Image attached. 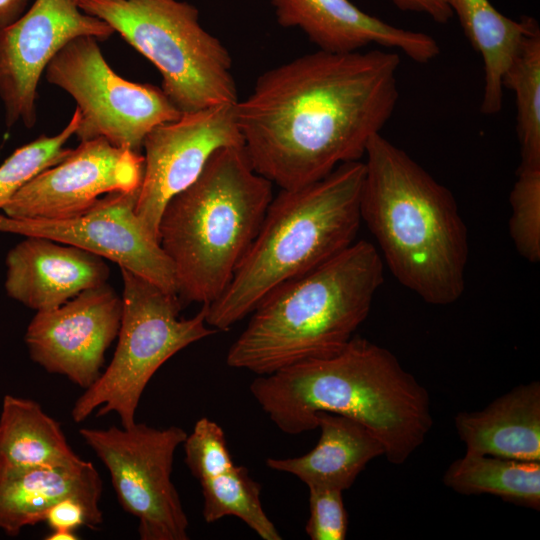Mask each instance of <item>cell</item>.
I'll use <instances>...</instances> for the list:
<instances>
[{"mask_svg":"<svg viewBox=\"0 0 540 540\" xmlns=\"http://www.w3.org/2000/svg\"><path fill=\"white\" fill-rule=\"evenodd\" d=\"M398 52L317 50L261 74L236 102L253 169L291 190L360 161L398 102Z\"/></svg>","mask_w":540,"mask_h":540,"instance_id":"obj_1","label":"cell"},{"mask_svg":"<svg viewBox=\"0 0 540 540\" xmlns=\"http://www.w3.org/2000/svg\"><path fill=\"white\" fill-rule=\"evenodd\" d=\"M250 392L284 433L317 428L316 415L330 412L358 421L403 464L433 426L426 388L387 348L353 336L337 353L304 360L257 376Z\"/></svg>","mask_w":540,"mask_h":540,"instance_id":"obj_2","label":"cell"},{"mask_svg":"<svg viewBox=\"0 0 540 540\" xmlns=\"http://www.w3.org/2000/svg\"><path fill=\"white\" fill-rule=\"evenodd\" d=\"M361 220L399 283L432 305L465 289L468 233L452 192L381 133L369 141Z\"/></svg>","mask_w":540,"mask_h":540,"instance_id":"obj_3","label":"cell"},{"mask_svg":"<svg viewBox=\"0 0 540 540\" xmlns=\"http://www.w3.org/2000/svg\"><path fill=\"white\" fill-rule=\"evenodd\" d=\"M383 281L379 251L355 241L266 295L230 346L227 365L259 376L337 353L369 315Z\"/></svg>","mask_w":540,"mask_h":540,"instance_id":"obj_4","label":"cell"},{"mask_svg":"<svg viewBox=\"0 0 540 540\" xmlns=\"http://www.w3.org/2000/svg\"><path fill=\"white\" fill-rule=\"evenodd\" d=\"M364 162L341 164L305 187L280 190L229 285L206 306V322L227 331L275 288L330 260L355 242Z\"/></svg>","mask_w":540,"mask_h":540,"instance_id":"obj_5","label":"cell"},{"mask_svg":"<svg viewBox=\"0 0 540 540\" xmlns=\"http://www.w3.org/2000/svg\"><path fill=\"white\" fill-rule=\"evenodd\" d=\"M272 186L253 169L243 146H228L168 201L159 242L182 305H209L224 292L260 229Z\"/></svg>","mask_w":540,"mask_h":540,"instance_id":"obj_6","label":"cell"},{"mask_svg":"<svg viewBox=\"0 0 540 540\" xmlns=\"http://www.w3.org/2000/svg\"><path fill=\"white\" fill-rule=\"evenodd\" d=\"M159 70L162 91L181 114L238 101L227 48L179 0H78Z\"/></svg>","mask_w":540,"mask_h":540,"instance_id":"obj_7","label":"cell"},{"mask_svg":"<svg viewBox=\"0 0 540 540\" xmlns=\"http://www.w3.org/2000/svg\"><path fill=\"white\" fill-rule=\"evenodd\" d=\"M117 347L108 367L74 403V422L116 413L129 427L145 387L156 371L187 346L216 334L206 322V306L191 318H179L182 303L170 293L125 268Z\"/></svg>","mask_w":540,"mask_h":540,"instance_id":"obj_8","label":"cell"},{"mask_svg":"<svg viewBox=\"0 0 540 540\" xmlns=\"http://www.w3.org/2000/svg\"><path fill=\"white\" fill-rule=\"evenodd\" d=\"M45 76L76 102L80 122L75 135L80 142L104 138L140 153L154 127L181 116L161 88L115 73L92 36L68 42L50 61Z\"/></svg>","mask_w":540,"mask_h":540,"instance_id":"obj_9","label":"cell"},{"mask_svg":"<svg viewBox=\"0 0 540 540\" xmlns=\"http://www.w3.org/2000/svg\"><path fill=\"white\" fill-rule=\"evenodd\" d=\"M79 434L109 471L122 508L137 518L141 540L189 538L188 518L171 480L175 452L187 437L184 429L135 422L81 428Z\"/></svg>","mask_w":540,"mask_h":540,"instance_id":"obj_10","label":"cell"},{"mask_svg":"<svg viewBox=\"0 0 540 540\" xmlns=\"http://www.w3.org/2000/svg\"><path fill=\"white\" fill-rule=\"evenodd\" d=\"M113 33L74 0H35L17 20L0 26V100L6 126L35 125L40 78L68 42L80 36L105 40Z\"/></svg>","mask_w":540,"mask_h":540,"instance_id":"obj_11","label":"cell"},{"mask_svg":"<svg viewBox=\"0 0 540 540\" xmlns=\"http://www.w3.org/2000/svg\"><path fill=\"white\" fill-rule=\"evenodd\" d=\"M235 105L220 104L181 114L154 127L145 137L144 173L135 213L158 241L168 201L199 177L217 150L243 146Z\"/></svg>","mask_w":540,"mask_h":540,"instance_id":"obj_12","label":"cell"},{"mask_svg":"<svg viewBox=\"0 0 540 540\" xmlns=\"http://www.w3.org/2000/svg\"><path fill=\"white\" fill-rule=\"evenodd\" d=\"M139 188L102 196L69 219H17L0 213V233L41 236L70 244L117 263L176 294L173 265L135 213Z\"/></svg>","mask_w":540,"mask_h":540,"instance_id":"obj_13","label":"cell"},{"mask_svg":"<svg viewBox=\"0 0 540 540\" xmlns=\"http://www.w3.org/2000/svg\"><path fill=\"white\" fill-rule=\"evenodd\" d=\"M143 173L141 153L104 138L81 141L65 159L26 183L1 210L17 219L73 218L103 195L138 189Z\"/></svg>","mask_w":540,"mask_h":540,"instance_id":"obj_14","label":"cell"},{"mask_svg":"<svg viewBox=\"0 0 540 540\" xmlns=\"http://www.w3.org/2000/svg\"><path fill=\"white\" fill-rule=\"evenodd\" d=\"M121 315L122 298L107 283L87 289L59 307L36 312L24 337L29 355L49 373L87 389L101 374Z\"/></svg>","mask_w":540,"mask_h":540,"instance_id":"obj_15","label":"cell"},{"mask_svg":"<svg viewBox=\"0 0 540 540\" xmlns=\"http://www.w3.org/2000/svg\"><path fill=\"white\" fill-rule=\"evenodd\" d=\"M278 24L297 28L318 50L349 53L375 44L428 63L440 53L429 34L391 25L350 0H268Z\"/></svg>","mask_w":540,"mask_h":540,"instance_id":"obj_16","label":"cell"},{"mask_svg":"<svg viewBox=\"0 0 540 540\" xmlns=\"http://www.w3.org/2000/svg\"><path fill=\"white\" fill-rule=\"evenodd\" d=\"M24 237L6 256L4 285L10 298L45 311L107 283L110 270L104 258L46 237Z\"/></svg>","mask_w":540,"mask_h":540,"instance_id":"obj_17","label":"cell"},{"mask_svg":"<svg viewBox=\"0 0 540 540\" xmlns=\"http://www.w3.org/2000/svg\"><path fill=\"white\" fill-rule=\"evenodd\" d=\"M102 480L90 462L0 473V529L16 536L24 527L45 521L66 498L82 502L102 522Z\"/></svg>","mask_w":540,"mask_h":540,"instance_id":"obj_18","label":"cell"},{"mask_svg":"<svg viewBox=\"0 0 540 540\" xmlns=\"http://www.w3.org/2000/svg\"><path fill=\"white\" fill-rule=\"evenodd\" d=\"M454 425L467 454L540 462V382L519 384Z\"/></svg>","mask_w":540,"mask_h":540,"instance_id":"obj_19","label":"cell"},{"mask_svg":"<svg viewBox=\"0 0 540 540\" xmlns=\"http://www.w3.org/2000/svg\"><path fill=\"white\" fill-rule=\"evenodd\" d=\"M320 437L308 453L292 458H268L272 470L296 476L307 486L349 489L366 465L384 455V447L363 424L349 417L319 412Z\"/></svg>","mask_w":540,"mask_h":540,"instance_id":"obj_20","label":"cell"},{"mask_svg":"<svg viewBox=\"0 0 540 540\" xmlns=\"http://www.w3.org/2000/svg\"><path fill=\"white\" fill-rule=\"evenodd\" d=\"M484 65V90L480 111L494 115L502 108L503 75L526 34L538 23L532 17L511 19L489 0H446Z\"/></svg>","mask_w":540,"mask_h":540,"instance_id":"obj_21","label":"cell"},{"mask_svg":"<svg viewBox=\"0 0 540 540\" xmlns=\"http://www.w3.org/2000/svg\"><path fill=\"white\" fill-rule=\"evenodd\" d=\"M82 460L61 425L31 399L6 395L0 414V473L68 466Z\"/></svg>","mask_w":540,"mask_h":540,"instance_id":"obj_22","label":"cell"},{"mask_svg":"<svg viewBox=\"0 0 540 540\" xmlns=\"http://www.w3.org/2000/svg\"><path fill=\"white\" fill-rule=\"evenodd\" d=\"M188 468L201 485L207 523L235 516L263 540L282 539L262 507L260 484L247 468L234 463L229 450L192 462Z\"/></svg>","mask_w":540,"mask_h":540,"instance_id":"obj_23","label":"cell"},{"mask_svg":"<svg viewBox=\"0 0 540 540\" xmlns=\"http://www.w3.org/2000/svg\"><path fill=\"white\" fill-rule=\"evenodd\" d=\"M443 483L462 495L491 494L540 510V462L465 453L449 465Z\"/></svg>","mask_w":540,"mask_h":540,"instance_id":"obj_24","label":"cell"},{"mask_svg":"<svg viewBox=\"0 0 540 540\" xmlns=\"http://www.w3.org/2000/svg\"><path fill=\"white\" fill-rule=\"evenodd\" d=\"M503 88L515 93L519 167H540V28L524 37L506 69Z\"/></svg>","mask_w":540,"mask_h":540,"instance_id":"obj_25","label":"cell"},{"mask_svg":"<svg viewBox=\"0 0 540 540\" xmlns=\"http://www.w3.org/2000/svg\"><path fill=\"white\" fill-rule=\"evenodd\" d=\"M80 122L76 108L64 129L54 136L41 135L17 148L0 165V210L32 178L52 167L71 152L66 142L75 135Z\"/></svg>","mask_w":540,"mask_h":540,"instance_id":"obj_26","label":"cell"},{"mask_svg":"<svg viewBox=\"0 0 540 540\" xmlns=\"http://www.w3.org/2000/svg\"><path fill=\"white\" fill-rule=\"evenodd\" d=\"M509 233L518 254L540 260V167H518L509 196Z\"/></svg>","mask_w":540,"mask_h":540,"instance_id":"obj_27","label":"cell"},{"mask_svg":"<svg viewBox=\"0 0 540 540\" xmlns=\"http://www.w3.org/2000/svg\"><path fill=\"white\" fill-rule=\"evenodd\" d=\"M309 518L305 531L311 540H344L348 515L343 491L325 486H308Z\"/></svg>","mask_w":540,"mask_h":540,"instance_id":"obj_28","label":"cell"},{"mask_svg":"<svg viewBox=\"0 0 540 540\" xmlns=\"http://www.w3.org/2000/svg\"><path fill=\"white\" fill-rule=\"evenodd\" d=\"M45 521L51 530L71 531L81 526L93 529L102 523L82 502L74 498H66L55 504L47 513Z\"/></svg>","mask_w":540,"mask_h":540,"instance_id":"obj_29","label":"cell"},{"mask_svg":"<svg viewBox=\"0 0 540 540\" xmlns=\"http://www.w3.org/2000/svg\"><path fill=\"white\" fill-rule=\"evenodd\" d=\"M398 9L407 12L425 14L433 21L445 24L448 23L453 13L446 0H389Z\"/></svg>","mask_w":540,"mask_h":540,"instance_id":"obj_30","label":"cell"},{"mask_svg":"<svg viewBox=\"0 0 540 540\" xmlns=\"http://www.w3.org/2000/svg\"><path fill=\"white\" fill-rule=\"evenodd\" d=\"M28 0H0V26L17 20L25 11Z\"/></svg>","mask_w":540,"mask_h":540,"instance_id":"obj_31","label":"cell"},{"mask_svg":"<svg viewBox=\"0 0 540 540\" xmlns=\"http://www.w3.org/2000/svg\"><path fill=\"white\" fill-rule=\"evenodd\" d=\"M46 540H76L78 539L75 531L71 530H51L46 537Z\"/></svg>","mask_w":540,"mask_h":540,"instance_id":"obj_32","label":"cell"},{"mask_svg":"<svg viewBox=\"0 0 540 540\" xmlns=\"http://www.w3.org/2000/svg\"><path fill=\"white\" fill-rule=\"evenodd\" d=\"M74 1H75V3H76L78 0H74Z\"/></svg>","mask_w":540,"mask_h":540,"instance_id":"obj_33","label":"cell"}]
</instances>
